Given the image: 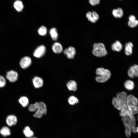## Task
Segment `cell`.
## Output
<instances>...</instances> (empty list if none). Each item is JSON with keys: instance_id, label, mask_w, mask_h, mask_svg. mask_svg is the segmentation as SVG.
Wrapping results in <instances>:
<instances>
[{"instance_id": "6da1fadb", "label": "cell", "mask_w": 138, "mask_h": 138, "mask_svg": "<svg viewBox=\"0 0 138 138\" xmlns=\"http://www.w3.org/2000/svg\"><path fill=\"white\" fill-rule=\"evenodd\" d=\"M96 73L97 76L95 78V80L99 83H103L107 81L110 77L111 75L109 70L103 67L97 68Z\"/></svg>"}, {"instance_id": "7a4b0ae2", "label": "cell", "mask_w": 138, "mask_h": 138, "mask_svg": "<svg viewBox=\"0 0 138 138\" xmlns=\"http://www.w3.org/2000/svg\"><path fill=\"white\" fill-rule=\"evenodd\" d=\"M92 53L95 56L98 57L105 56L107 54L104 45L101 43L94 44Z\"/></svg>"}, {"instance_id": "3957f363", "label": "cell", "mask_w": 138, "mask_h": 138, "mask_svg": "<svg viewBox=\"0 0 138 138\" xmlns=\"http://www.w3.org/2000/svg\"><path fill=\"white\" fill-rule=\"evenodd\" d=\"M135 117L134 115L129 116H126L122 117V121L123 123L125 128V133L126 136L128 137H130L131 135V121L134 119Z\"/></svg>"}, {"instance_id": "277c9868", "label": "cell", "mask_w": 138, "mask_h": 138, "mask_svg": "<svg viewBox=\"0 0 138 138\" xmlns=\"http://www.w3.org/2000/svg\"><path fill=\"white\" fill-rule=\"evenodd\" d=\"M36 107V110L33 114L34 117L41 118L43 115L46 114L47 107L45 103L43 102H36L34 103Z\"/></svg>"}, {"instance_id": "5b68a950", "label": "cell", "mask_w": 138, "mask_h": 138, "mask_svg": "<svg viewBox=\"0 0 138 138\" xmlns=\"http://www.w3.org/2000/svg\"><path fill=\"white\" fill-rule=\"evenodd\" d=\"M127 96L126 92L122 91L117 94L116 98L118 102L123 106L126 104Z\"/></svg>"}, {"instance_id": "8992f818", "label": "cell", "mask_w": 138, "mask_h": 138, "mask_svg": "<svg viewBox=\"0 0 138 138\" xmlns=\"http://www.w3.org/2000/svg\"><path fill=\"white\" fill-rule=\"evenodd\" d=\"M45 51L46 48L45 46L41 45L37 47L35 50L33 55L37 58H40L44 55Z\"/></svg>"}, {"instance_id": "52a82bcc", "label": "cell", "mask_w": 138, "mask_h": 138, "mask_svg": "<svg viewBox=\"0 0 138 138\" xmlns=\"http://www.w3.org/2000/svg\"><path fill=\"white\" fill-rule=\"evenodd\" d=\"M129 76L131 78H134L138 77V65H134L131 66L128 71Z\"/></svg>"}, {"instance_id": "ba28073f", "label": "cell", "mask_w": 138, "mask_h": 138, "mask_svg": "<svg viewBox=\"0 0 138 138\" xmlns=\"http://www.w3.org/2000/svg\"><path fill=\"white\" fill-rule=\"evenodd\" d=\"M32 63L31 58L28 56H24L20 60V65L23 69H25L29 67Z\"/></svg>"}, {"instance_id": "9c48e42d", "label": "cell", "mask_w": 138, "mask_h": 138, "mask_svg": "<svg viewBox=\"0 0 138 138\" xmlns=\"http://www.w3.org/2000/svg\"><path fill=\"white\" fill-rule=\"evenodd\" d=\"M120 115L122 117L126 116H131L134 115L129 107L126 104L123 106L119 113Z\"/></svg>"}, {"instance_id": "30bf717a", "label": "cell", "mask_w": 138, "mask_h": 138, "mask_svg": "<svg viewBox=\"0 0 138 138\" xmlns=\"http://www.w3.org/2000/svg\"><path fill=\"white\" fill-rule=\"evenodd\" d=\"M7 79L11 82H14L17 80L18 75L15 71L10 70L8 72L6 76Z\"/></svg>"}, {"instance_id": "8fae6325", "label": "cell", "mask_w": 138, "mask_h": 138, "mask_svg": "<svg viewBox=\"0 0 138 138\" xmlns=\"http://www.w3.org/2000/svg\"><path fill=\"white\" fill-rule=\"evenodd\" d=\"M126 104L129 106L137 105L138 100L134 95L131 94L127 96Z\"/></svg>"}, {"instance_id": "7c38bea8", "label": "cell", "mask_w": 138, "mask_h": 138, "mask_svg": "<svg viewBox=\"0 0 138 138\" xmlns=\"http://www.w3.org/2000/svg\"><path fill=\"white\" fill-rule=\"evenodd\" d=\"M86 17L89 21L93 23H95L98 20L99 16L98 14L95 11L91 12H88L86 14Z\"/></svg>"}, {"instance_id": "4fadbf2b", "label": "cell", "mask_w": 138, "mask_h": 138, "mask_svg": "<svg viewBox=\"0 0 138 138\" xmlns=\"http://www.w3.org/2000/svg\"><path fill=\"white\" fill-rule=\"evenodd\" d=\"M64 53L68 58L73 59L75 54L76 50L73 47H70L64 50Z\"/></svg>"}, {"instance_id": "5bb4252c", "label": "cell", "mask_w": 138, "mask_h": 138, "mask_svg": "<svg viewBox=\"0 0 138 138\" xmlns=\"http://www.w3.org/2000/svg\"><path fill=\"white\" fill-rule=\"evenodd\" d=\"M32 82L34 87L37 88L42 87L43 84V81L41 77L35 76L32 79Z\"/></svg>"}, {"instance_id": "9a60e30c", "label": "cell", "mask_w": 138, "mask_h": 138, "mask_svg": "<svg viewBox=\"0 0 138 138\" xmlns=\"http://www.w3.org/2000/svg\"><path fill=\"white\" fill-rule=\"evenodd\" d=\"M6 121L7 124L8 125L12 126L16 124L17 122V118L14 115H9L7 117Z\"/></svg>"}, {"instance_id": "2e32d148", "label": "cell", "mask_w": 138, "mask_h": 138, "mask_svg": "<svg viewBox=\"0 0 138 138\" xmlns=\"http://www.w3.org/2000/svg\"><path fill=\"white\" fill-rule=\"evenodd\" d=\"M52 49L53 51L56 53H61L63 51L61 44L58 42H55L53 45Z\"/></svg>"}, {"instance_id": "e0dca14e", "label": "cell", "mask_w": 138, "mask_h": 138, "mask_svg": "<svg viewBox=\"0 0 138 138\" xmlns=\"http://www.w3.org/2000/svg\"><path fill=\"white\" fill-rule=\"evenodd\" d=\"M133 44L131 42L127 43L125 45V54L128 56L131 55L133 52Z\"/></svg>"}, {"instance_id": "ac0fdd59", "label": "cell", "mask_w": 138, "mask_h": 138, "mask_svg": "<svg viewBox=\"0 0 138 138\" xmlns=\"http://www.w3.org/2000/svg\"><path fill=\"white\" fill-rule=\"evenodd\" d=\"M66 86L68 89L70 91H75L77 89V84L74 80L69 81L67 83Z\"/></svg>"}, {"instance_id": "d6986e66", "label": "cell", "mask_w": 138, "mask_h": 138, "mask_svg": "<svg viewBox=\"0 0 138 138\" xmlns=\"http://www.w3.org/2000/svg\"><path fill=\"white\" fill-rule=\"evenodd\" d=\"M111 48L113 51L120 52L122 49V45L119 41L117 40L112 44Z\"/></svg>"}, {"instance_id": "ffe728a7", "label": "cell", "mask_w": 138, "mask_h": 138, "mask_svg": "<svg viewBox=\"0 0 138 138\" xmlns=\"http://www.w3.org/2000/svg\"><path fill=\"white\" fill-rule=\"evenodd\" d=\"M113 16L116 18H121L123 15V11L122 9L120 8L114 9L112 12Z\"/></svg>"}, {"instance_id": "44dd1931", "label": "cell", "mask_w": 138, "mask_h": 138, "mask_svg": "<svg viewBox=\"0 0 138 138\" xmlns=\"http://www.w3.org/2000/svg\"><path fill=\"white\" fill-rule=\"evenodd\" d=\"M124 86L125 88L129 90H133L135 87L134 83L130 80H128L126 81L124 83Z\"/></svg>"}, {"instance_id": "7402d4cb", "label": "cell", "mask_w": 138, "mask_h": 138, "mask_svg": "<svg viewBox=\"0 0 138 138\" xmlns=\"http://www.w3.org/2000/svg\"><path fill=\"white\" fill-rule=\"evenodd\" d=\"M14 6L15 9L18 12L21 11L24 8L23 3L20 0L16 1L14 4Z\"/></svg>"}, {"instance_id": "603a6c76", "label": "cell", "mask_w": 138, "mask_h": 138, "mask_svg": "<svg viewBox=\"0 0 138 138\" xmlns=\"http://www.w3.org/2000/svg\"><path fill=\"white\" fill-rule=\"evenodd\" d=\"M20 103L24 107H26L28 105L29 100L27 97L25 96L20 97L19 99Z\"/></svg>"}, {"instance_id": "cb8c5ba5", "label": "cell", "mask_w": 138, "mask_h": 138, "mask_svg": "<svg viewBox=\"0 0 138 138\" xmlns=\"http://www.w3.org/2000/svg\"><path fill=\"white\" fill-rule=\"evenodd\" d=\"M49 32L52 39L54 40H56L58 37L56 29L55 28H52L50 30Z\"/></svg>"}, {"instance_id": "d4e9b609", "label": "cell", "mask_w": 138, "mask_h": 138, "mask_svg": "<svg viewBox=\"0 0 138 138\" xmlns=\"http://www.w3.org/2000/svg\"><path fill=\"white\" fill-rule=\"evenodd\" d=\"M0 133L4 136L9 135L10 134V131L7 127L4 126L0 130Z\"/></svg>"}, {"instance_id": "484cf974", "label": "cell", "mask_w": 138, "mask_h": 138, "mask_svg": "<svg viewBox=\"0 0 138 138\" xmlns=\"http://www.w3.org/2000/svg\"><path fill=\"white\" fill-rule=\"evenodd\" d=\"M23 133L25 136L27 137H30L33 135V133L30 130V128L28 126H26L23 130Z\"/></svg>"}, {"instance_id": "4316f807", "label": "cell", "mask_w": 138, "mask_h": 138, "mask_svg": "<svg viewBox=\"0 0 138 138\" xmlns=\"http://www.w3.org/2000/svg\"><path fill=\"white\" fill-rule=\"evenodd\" d=\"M68 101L69 104L72 105H74L79 101L78 99L74 96H70L68 99Z\"/></svg>"}, {"instance_id": "83f0119b", "label": "cell", "mask_w": 138, "mask_h": 138, "mask_svg": "<svg viewBox=\"0 0 138 138\" xmlns=\"http://www.w3.org/2000/svg\"><path fill=\"white\" fill-rule=\"evenodd\" d=\"M112 103L114 107L119 110H120L123 106L118 102L116 100V97H114L113 98L112 101Z\"/></svg>"}, {"instance_id": "f1b7e54d", "label": "cell", "mask_w": 138, "mask_h": 138, "mask_svg": "<svg viewBox=\"0 0 138 138\" xmlns=\"http://www.w3.org/2000/svg\"><path fill=\"white\" fill-rule=\"evenodd\" d=\"M38 32L40 35L44 36L47 34V30L45 26H42L38 29Z\"/></svg>"}, {"instance_id": "f546056e", "label": "cell", "mask_w": 138, "mask_h": 138, "mask_svg": "<svg viewBox=\"0 0 138 138\" xmlns=\"http://www.w3.org/2000/svg\"><path fill=\"white\" fill-rule=\"evenodd\" d=\"M138 24V21L136 19L133 21H129L128 25L130 27L132 28H134Z\"/></svg>"}, {"instance_id": "4dcf8cb0", "label": "cell", "mask_w": 138, "mask_h": 138, "mask_svg": "<svg viewBox=\"0 0 138 138\" xmlns=\"http://www.w3.org/2000/svg\"><path fill=\"white\" fill-rule=\"evenodd\" d=\"M128 106L134 114L138 113V106L137 105Z\"/></svg>"}, {"instance_id": "1f68e13d", "label": "cell", "mask_w": 138, "mask_h": 138, "mask_svg": "<svg viewBox=\"0 0 138 138\" xmlns=\"http://www.w3.org/2000/svg\"><path fill=\"white\" fill-rule=\"evenodd\" d=\"M6 81L5 78L2 76L0 75V87H4L6 84Z\"/></svg>"}, {"instance_id": "d6a6232c", "label": "cell", "mask_w": 138, "mask_h": 138, "mask_svg": "<svg viewBox=\"0 0 138 138\" xmlns=\"http://www.w3.org/2000/svg\"><path fill=\"white\" fill-rule=\"evenodd\" d=\"M28 110L31 112H34L36 110V107L35 104L30 105L28 108Z\"/></svg>"}, {"instance_id": "836d02e7", "label": "cell", "mask_w": 138, "mask_h": 138, "mask_svg": "<svg viewBox=\"0 0 138 138\" xmlns=\"http://www.w3.org/2000/svg\"><path fill=\"white\" fill-rule=\"evenodd\" d=\"M89 2L91 5L95 6L99 3L100 0H89Z\"/></svg>"}, {"instance_id": "e575fe53", "label": "cell", "mask_w": 138, "mask_h": 138, "mask_svg": "<svg viewBox=\"0 0 138 138\" xmlns=\"http://www.w3.org/2000/svg\"><path fill=\"white\" fill-rule=\"evenodd\" d=\"M129 21H133L136 20L135 17L133 15H130L129 17Z\"/></svg>"}, {"instance_id": "d590c367", "label": "cell", "mask_w": 138, "mask_h": 138, "mask_svg": "<svg viewBox=\"0 0 138 138\" xmlns=\"http://www.w3.org/2000/svg\"><path fill=\"white\" fill-rule=\"evenodd\" d=\"M136 132H137L138 133V126L136 127Z\"/></svg>"}, {"instance_id": "8d00e7d4", "label": "cell", "mask_w": 138, "mask_h": 138, "mask_svg": "<svg viewBox=\"0 0 138 138\" xmlns=\"http://www.w3.org/2000/svg\"><path fill=\"white\" fill-rule=\"evenodd\" d=\"M137 120H138V116H137Z\"/></svg>"}, {"instance_id": "74e56055", "label": "cell", "mask_w": 138, "mask_h": 138, "mask_svg": "<svg viewBox=\"0 0 138 138\" xmlns=\"http://www.w3.org/2000/svg\"><path fill=\"white\" fill-rule=\"evenodd\" d=\"M32 138H37L35 137H34Z\"/></svg>"}]
</instances>
